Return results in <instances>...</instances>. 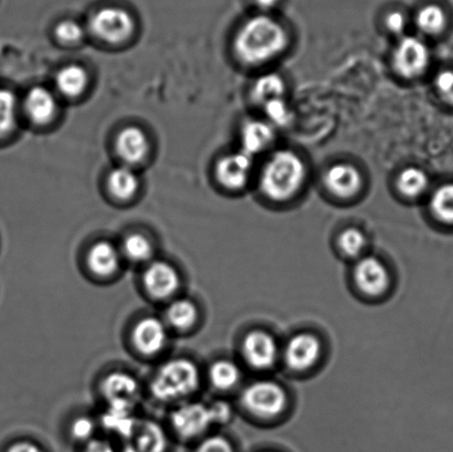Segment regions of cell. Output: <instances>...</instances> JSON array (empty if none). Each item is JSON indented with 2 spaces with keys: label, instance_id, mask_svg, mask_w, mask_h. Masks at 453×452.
Masks as SVG:
<instances>
[{
  "label": "cell",
  "instance_id": "6da1fadb",
  "mask_svg": "<svg viewBox=\"0 0 453 452\" xmlns=\"http://www.w3.org/2000/svg\"><path fill=\"white\" fill-rule=\"evenodd\" d=\"M288 34L280 22L269 16L250 18L235 35V55L243 64L261 65L287 48Z\"/></svg>",
  "mask_w": 453,
  "mask_h": 452
},
{
  "label": "cell",
  "instance_id": "7a4b0ae2",
  "mask_svg": "<svg viewBox=\"0 0 453 452\" xmlns=\"http://www.w3.org/2000/svg\"><path fill=\"white\" fill-rule=\"evenodd\" d=\"M305 179V166L302 159L291 150H278L262 170V192L271 201L284 202L299 192Z\"/></svg>",
  "mask_w": 453,
  "mask_h": 452
},
{
  "label": "cell",
  "instance_id": "3957f363",
  "mask_svg": "<svg viewBox=\"0 0 453 452\" xmlns=\"http://www.w3.org/2000/svg\"><path fill=\"white\" fill-rule=\"evenodd\" d=\"M199 380L197 366L180 358L164 364L155 375L150 388L158 401L175 402L196 392Z\"/></svg>",
  "mask_w": 453,
  "mask_h": 452
},
{
  "label": "cell",
  "instance_id": "277c9868",
  "mask_svg": "<svg viewBox=\"0 0 453 452\" xmlns=\"http://www.w3.org/2000/svg\"><path fill=\"white\" fill-rule=\"evenodd\" d=\"M242 402L248 411L262 418H275L282 413L287 405L283 388L270 380H260L244 389Z\"/></svg>",
  "mask_w": 453,
  "mask_h": 452
},
{
  "label": "cell",
  "instance_id": "5b68a950",
  "mask_svg": "<svg viewBox=\"0 0 453 452\" xmlns=\"http://www.w3.org/2000/svg\"><path fill=\"white\" fill-rule=\"evenodd\" d=\"M134 27L131 13L119 7L101 8L90 20L92 33L109 43L126 42L131 37Z\"/></svg>",
  "mask_w": 453,
  "mask_h": 452
},
{
  "label": "cell",
  "instance_id": "8992f818",
  "mask_svg": "<svg viewBox=\"0 0 453 452\" xmlns=\"http://www.w3.org/2000/svg\"><path fill=\"white\" fill-rule=\"evenodd\" d=\"M429 65V50L417 37H403L394 52V65L403 78L412 79L424 73Z\"/></svg>",
  "mask_w": 453,
  "mask_h": 452
},
{
  "label": "cell",
  "instance_id": "52a82bcc",
  "mask_svg": "<svg viewBox=\"0 0 453 452\" xmlns=\"http://www.w3.org/2000/svg\"><path fill=\"white\" fill-rule=\"evenodd\" d=\"M173 427L179 435L193 438L201 435L215 423L211 406L190 402L180 406L172 416Z\"/></svg>",
  "mask_w": 453,
  "mask_h": 452
},
{
  "label": "cell",
  "instance_id": "ba28073f",
  "mask_svg": "<svg viewBox=\"0 0 453 452\" xmlns=\"http://www.w3.org/2000/svg\"><path fill=\"white\" fill-rule=\"evenodd\" d=\"M101 388L109 405L134 410L137 402L140 401L139 383L132 375L124 373V372H115V373L106 376Z\"/></svg>",
  "mask_w": 453,
  "mask_h": 452
},
{
  "label": "cell",
  "instance_id": "9c48e42d",
  "mask_svg": "<svg viewBox=\"0 0 453 452\" xmlns=\"http://www.w3.org/2000/svg\"><path fill=\"white\" fill-rule=\"evenodd\" d=\"M243 356L249 365L257 370H268L278 357V347L274 339L264 331H253L243 340Z\"/></svg>",
  "mask_w": 453,
  "mask_h": 452
},
{
  "label": "cell",
  "instance_id": "30bf717a",
  "mask_svg": "<svg viewBox=\"0 0 453 452\" xmlns=\"http://www.w3.org/2000/svg\"><path fill=\"white\" fill-rule=\"evenodd\" d=\"M321 356V343L312 334H297L288 341L284 358L291 370L302 372L311 369Z\"/></svg>",
  "mask_w": 453,
  "mask_h": 452
},
{
  "label": "cell",
  "instance_id": "8fae6325",
  "mask_svg": "<svg viewBox=\"0 0 453 452\" xmlns=\"http://www.w3.org/2000/svg\"><path fill=\"white\" fill-rule=\"evenodd\" d=\"M354 280L364 294L372 296L380 295L389 286L388 270L379 259L366 257L355 265Z\"/></svg>",
  "mask_w": 453,
  "mask_h": 452
},
{
  "label": "cell",
  "instance_id": "7c38bea8",
  "mask_svg": "<svg viewBox=\"0 0 453 452\" xmlns=\"http://www.w3.org/2000/svg\"><path fill=\"white\" fill-rule=\"evenodd\" d=\"M252 170V157L238 152L226 155L216 166V176L224 188L231 190L242 189L246 186Z\"/></svg>",
  "mask_w": 453,
  "mask_h": 452
},
{
  "label": "cell",
  "instance_id": "4fadbf2b",
  "mask_svg": "<svg viewBox=\"0 0 453 452\" xmlns=\"http://www.w3.org/2000/svg\"><path fill=\"white\" fill-rule=\"evenodd\" d=\"M144 286L155 299H167L180 287V274L172 264L157 261L145 270Z\"/></svg>",
  "mask_w": 453,
  "mask_h": 452
},
{
  "label": "cell",
  "instance_id": "5bb4252c",
  "mask_svg": "<svg viewBox=\"0 0 453 452\" xmlns=\"http://www.w3.org/2000/svg\"><path fill=\"white\" fill-rule=\"evenodd\" d=\"M168 334L165 325L157 318H145L133 331V342L139 352L154 356L161 352L167 343Z\"/></svg>",
  "mask_w": 453,
  "mask_h": 452
},
{
  "label": "cell",
  "instance_id": "9a60e30c",
  "mask_svg": "<svg viewBox=\"0 0 453 452\" xmlns=\"http://www.w3.org/2000/svg\"><path fill=\"white\" fill-rule=\"evenodd\" d=\"M166 448L165 433L154 422L137 423L124 445V452H165Z\"/></svg>",
  "mask_w": 453,
  "mask_h": 452
},
{
  "label": "cell",
  "instance_id": "2e32d148",
  "mask_svg": "<svg viewBox=\"0 0 453 452\" xmlns=\"http://www.w3.org/2000/svg\"><path fill=\"white\" fill-rule=\"evenodd\" d=\"M326 185L333 195L340 198H350L362 189L361 172L350 164H337L327 171Z\"/></svg>",
  "mask_w": 453,
  "mask_h": 452
},
{
  "label": "cell",
  "instance_id": "e0dca14e",
  "mask_svg": "<svg viewBox=\"0 0 453 452\" xmlns=\"http://www.w3.org/2000/svg\"><path fill=\"white\" fill-rule=\"evenodd\" d=\"M115 150L123 162L128 165H135L148 157L150 152L148 135L140 127L123 128L115 141Z\"/></svg>",
  "mask_w": 453,
  "mask_h": 452
},
{
  "label": "cell",
  "instance_id": "ac0fdd59",
  "mask_svg": "<svg viewBox=\"0 0 453 452\" xmlns=\"http://www.w3.org/2000/svg\"><path fill=\"white\" fill-rule=\"evenodd\" d=\"M55 96L46 88H31L25 99V110L29 119L35 124H47L55 118L57 112Z\"/></svg>",
  "mask_w": 453,
  "mask_h": 452
},
{
  "label": "cell",
  "instance_id": "d6986e66",
  "mask_svg": "<svg viewBox=\"0 0 453 452\" xmlns=\"http://www.w3.org/2000/svg\"><path fill=\"white\" fill-rule=\"evenodd\" d=\"M274 130L269 122L249 121L242 128V152L250 155L259 154L268 149L274 140Z\"/></svg>",
  "mask_w": 453,
  "mask_h": 452
},
{
  "label": "cell",
  "instance_id": "ffe728a7",
  "mask_svg": "<svg viewBox=\"0 0 453 452\" xmlns=\"http://www.w3.org/2000/svg\"><path fill=\"white\" fill-rule=\"evenodd\" d=\"M88 264L97 276H112L119 267V252L111 242H96L88 251Z\"/></svg>",
  "mask_w": 453,
  "mask_h": 452
},
{
  "label": "cell",
  "instance_id": "44dd1931",
  "mask_svg": "<svg viewBox=\"0 0 453 452\" xmlns=\"http://www.w3.org/2000/svg\"><path fill=\"white\" fill-rule=\"evenodd\" d=\"M140 188L139 177L128 166L114 168L108 176V189L119 201L131 199Z\"/></svg>",
  "mask_w": 453,
  "mask_h": 452
},
{
  "label": "cell",
  "instance_id": "7402d4cb",
  "mask_svg": "<svg viewBox=\"0 0 453 452\" xmlns=\"http://www.w3.org/2000/svg\"><path fill=\"white\" fill-rule=\"evenodd\" d=\"M88 77L86 69L78 65L64 66L57 73L56 86L61 95L75 97L82 95L88 87Z\"/></svg>",
  "mask_w": 453,
  "mask_h": 452
},
{
  "label": "cell",
  "instance_id": "603a6c76",
  "mask_svg": "<svg viewBox=\"0 0 453 452\" xmlns=\"http://www.w3.org/2000/svg\"><path fill=\"white\" fill-rule=\"evenodd\" d=\"M137 423L133 410L127 407L109 405L104 415V426L124 437V440L134 431Z\"/></svg>",
  "mask_w": 453,
  "mask_h": 452
},
{
  "label": "cell",
  "instance_id": "cb8c5ba5",
  "mask_svg": "<svg viewBox=\"0 0 453 452\" xmlns=\"http://www.w3.org/2000/svg\"><path fill=\"white\" fill-rule=\"evenodd\" d=\"M286 84L280 75L268 73L257 78L252 87V99L264 105L266 102L283 97Z\"/></svg>",
  "mask_w": 453,
  "mask_h": 452
},
{
  "label": "cell",
  "instance_id": "d4e9b609",
  "mask_svg": "<svg viewBox=\"0 0 453 452\" xmlns=\"http://www.w3.org/2000/svg\"><path fill=\"white\" fill-rule=\"evenodd\" d=\"M427 174L418 167H407L401 172L397 179V188L403 196L416 198L427 189Z\"/></svg>",
  "mask_w": 453,
  "mask_h": 452
},
{
  "label": "cell",
  "instance_id": "484cf974",
  "mask_svg": "<svg viewBox=\"0 0 453 452\" xmlns=\"http://www.w3.org/2000/svg\"><path fill=\"white\" fill-rule=\"evenodd\" d=\"M196 305L188 299H180L171 303L167 309L166 318L172 326L179 330H188L197 321Z\"/></svg>",
  "mask_w": 453,
  "mask_h": 452
},
{
  "label": "cell",
  "instance_id": "4316f807",
  "mask_svg": "<svg viewBox=\"0 0 453 452\" xmlns=\"http://www.w3.org/2000/svg\"><path fill=\"white\" fill-rule=\"evenodd\" d=\"M446 13L437 4H428L420 9L416 16V24L426 34H438L446 26Z\"/></svg>",
  "mask_w": 453,
  "mask_h": 452
},
{
  "label": "cell",
  "instance_id": "83f0119b",
  "mask_svg": "<svg viewBox=\"0 0 453 452\" xmlns=\"http://www.w3.org/2000/svg\"><path fill=\"white\" fill-rule=\"evenodd\" d=\"M240 376L242 373L238 366L230 361L216 362L210 371L211 384L220 391H228L234 387L239 382Z\"/></svg>",
  "mask_w": 453,
  "mask_h": 452
},
{
  "label": "cell",
  "instance_id": "f1b7e54d",
  "mask_svg": "<svg viewBox=\"0 0 453 452\" xmlns=\"http://www.w3.org/2000/svg\"><path fill=\"white\" fill-rule=\"evenodd\" d=\"M430 208L437 219L453 224V184L443 185L433 194Z\"/></svg>",
  "mask_w": 453,
  "mask_h": 452
},
{
  "label": "cell",
  "instance_id": "f546056e",
  "mask_svg": "<svg viewBox=\"0 0 453 452\" xmlns=\"http://www.w3.org/2000/svg\"><path fill=\"white\" fill-rule=\"evenodd\" d=\"M17 119V100L7 88H0V137L13 130Z\"/></svg>",
  "mask_w": 453,
  "mask_h": 452
},
{
  "label": "cell",
  "instance_id": "4dcf8cb0",
  "mask_svg": "<svg viewBox=\"0 0 453 452\" xmlns=\"http://www.w3.org/2000/svg\"><path fill=\"white\" fill-rule=\"evenodd\" d=\"M123 252L127 259L134 263H144L152 257L153 246L143 234H132L123 241Z\"/></svg>",
  "mask_w": 453,
  "mask_h": 452
},
{
  "label": "cell",
  "instance_id": "1f68e13d",
  "mask_svg": "<svg viewBox=\"0 0 453 452\" xmlns=\"http://www.w3.org/2000/svg\"><path fill=\"white\" fill-rule=\"evenodd\" d=\"M365 245L366 238L364 236L361 230L357 228H349L340 234V249L348 257H357L361 255Z\"/></svg>",
  "mask_w": 453,
  "mask_h": 452
},
{
  "label": "cell",
  "instance_id": "d6a6232c",
  "mask_svg": "<svg viewBox=\"0 0 453 452\" xmlns=\"http://www.w3.org/2000/svg\"><path fill=\"white\" fill-rule=\"evenodd\" d=\"M264 108L269 123L278 126H284L290 122L292 118L291 111L288 109L287 102L283 100V97H278V99L266 102L264 104Z\"/></svg>",
  "mask_w": 453,
  "mask_h": 452
},
{
  "label": "cell",
  "instance_id": "836d02e7",
  "mask_svg": "<svg viewBox=\"0 0 453 452\" xmlns=\"http://www.w3.org/2000/svg\"><path fill=\"white\" fill-rule=\"evenodd\" d=\"M56 37L60 42L73 44L81 42L84 37V30L78 22L65 20L60 22L56 28Z\"/></svg>",
  "mask_w": 453,
  "mask_h": 452
},
{
  "label": "cell",
  "instance_id": "e575fe53",
  "mask_svg": "<svg viewBox=\"0 0 453 452\" xmlns=\"http://www.w3.org/2000/svg\"><path fill=\"white\" fill-rule=\"evenodd\" d=\"M436 87L443 99L453 104V70L441 71L437 75Z\"/></svg>",
  "mask_w": 453,
  "mask_h": 452
},
{
  "label": "cell",
  "instance_id": "d590c367",
  "mask_svg": "<svg viewBox=\"0 0 453 452\" xmlns=\"http://www.w3.org/2000/svg\"><path fill=\"white\" fill-rule=\"evenodd\" d=\"M95 432V423L90 418H80L73 424V435L80 441H86Z\"/></svg>",
  "mask_w": 453,
  "mask_h": 452
},
{
  "label": "cell",
  "instance_id": "8d00e7d4",
  "mask_svg": "<svg viewBox=\"0 0 453 452\" xmlns=\"http://www.w3.org/2000/svg\"><path fill=\"white\" fill-rule=\"evenodd\" d=\"M197 452H233V448L224 438L216 436L203 441Z\"/></svg>",
  "mask_w": 453,
  "mask_h": 452
},
{
  "label": "cell",
  "instance_id": "74e56055",
  "mask_svg": "<svg viewBox=\"0 0 453 452\" xmlns=\"http://www.w3.org/2000/svg\"><path fill=\"white\" fill-rule=\"evenodd\" d=\"M385 24L390 33L401 34L406 28V17L401 11H393L386 17Z\"/></svg>",
  "mask_w": 453,
  "mask_h": 452
},
{
  "label": "cell",
  "instance_id": "f35d334b",
  "mask_svg": "<svg viewBox=\"0 0 453 452\" xmlns=\"http://www.w3.org/2000/svg\"><path fill=\"white\" fill-rule=\"evenodd\" d=\"M84 452H114L113 447L106 441H91Z\"/></svg>",
  "mask_w": 453,
  "mask_h": 452
},
{
  "label": "cell",
  "instance_id": "ab89813d",
  "mask_svg": "<svg viewBox=\"0 0 453 452\" xmlns=\"http://www.w3.org/2000/svg\"><path fill=\"white\" fill-rule=\"evenodd\" d=\"M8 452H42L37 446L31 444V442L22 441L12 446Z\"/></svg>",
  "mask_w": 453,
  "mask_h": 452
},
{
  "label": "cell",
  "instance_id": "60d3db41",
  "mask_svg": "<svg viewBox=\"0 0 453 452\" xmlns=\"http://www.w3.org/2000/svg\"><path fill=\"white\" fill-rule=\"evenodd\" d=\"M257 7L262 9H270L275 6V4L278 3V0H255Z\"/></svg>",
  "mask_w": 453,
  "mask_h": 452
}]
</instances>
